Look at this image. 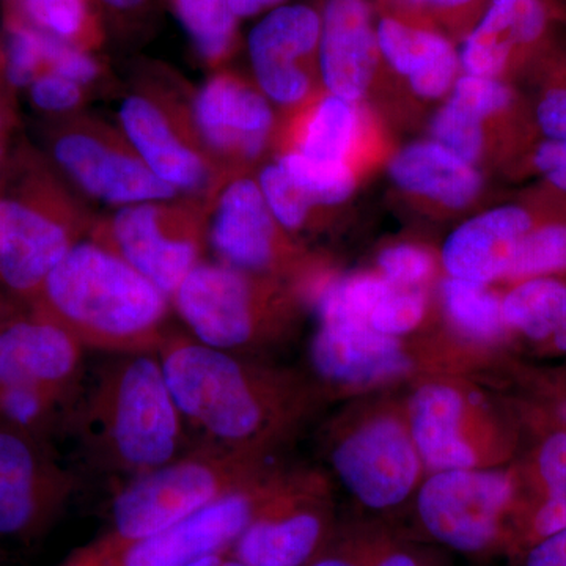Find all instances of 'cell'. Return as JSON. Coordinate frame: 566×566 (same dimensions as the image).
Listing matches in <instances>:
<instances>
[{"mask_svg": "<svg viewBox=\"0 0 566 566\" xmlns=\"http://www.w3.org/2000/svg\"><path fill=\"white\" fill-rule=\"evenodd\" d=\"M7 142H9V137H0V175H2L3 169H6L7 163H9V155H7Z\"/></svg>", "mask_w": 566, "mask_h": 566, "instance_id": "obj_53", "label": "cell"}, {"mask_svg": "<svg viewBox=\"0 0 566 566\" xmlns=\"http://www.w3.org/2000/svg\"><path fill=\"white\" fill-rule=\"evenodd\" d=\"M549 193V205L517 249L506 282L566 274V199Z\"/></svg>", "mask_w": 566, "mask_h": 566, "instance_id": "obj_35", "label": "cell"}, {"mask_svg": "<svg viewBox=\"0 0 566 566\" xmlns=\"http://www.w3.org/2000/svg\"><path fill=\"white\" fill-rule=\"evenodd\" d=\"M319 33L322 13L303 3L268 11L249 33L253 82L283 111H292L323 91Z\"/></svg>", "mask_w": 566, "mask_h": 566, "instance_id": "obj_19", "label": "cell"}, {"mask_svg": "<svg viewBox=\"0 0 566 566\" xmlns=\"http://www.w3.org/2000/svg\"><path fill=\"white\" fill-rule=\"evenodd\" d=\"M337 523L324 476L275 468L255 516L229 553L248 566H307Z\"/></svg>", "mask_w": 566, "mask_h": 566, "instance_id": "obj_14", "label": "cell"}, {"mask_svg": "<svg viewBox=\"0 0 566 566\" xmlns=\"http://www.w3.org/2000/svg\"><path fill=\"white\" fill-rule=\"evenodd\" d=\"M286 0H229L230 10L238 20L256 17L263 11L279 9Z\"/></svg>", "mask_w": 566, "mask_h": 566, "instance_id": "obj_47", "label": "cell"}, {"mask_svg": "<svg viewBox=\"0 0 566 566\" xmlns=\"http://www.w3.org/2000/svg\"><path fill=\"white\" fill-rule=\"evenodd\" d=\"M513 172L538 178V188L566 199V139H534Z\"/></svg>", "mask_w": 566, "mask_h": 566, "instance_id": "obj_43", "label": "cell"}, {"mask_svg": "<svg viewBox=\"0 0 566 566\" xmlns=\"http://www.w3.org/2000/svg\"><path fill=\"white\" fill-rule=\"evenodd\" d=\"M528 125L535 139H566V43H558L523 80Z\"/></svg>", "mask_w": 566, "mask_h": 566, "instance_id": "obj_32", "label": "cell"}, {"mask_svg": "<svg viewBox=\"0 0 566 566\" xmlns=\"http://www.w3.org/2000/svg\"><path fill=\"white\" fill-rule=\"evenodd\" d=\"M430 134L479 169L494 161L513 169L535 139L515 84L463 73L431 118Z\"/></svg>", "mask_w": 566, "mask_h": 566, "instance_id": "obj_15", "label": "cell"}, {"mask_svg": "<svg viewBox=\"0 0 566 566\" xmlns=\"http://www.w3.org/2000/svg\"><path fill=\"white\" fill-rule=\"evenodd\" d=\"M424 472L494 468L488 461L485 405L465 386L431 378L416 387L405 408Z\"/></svg>", "mask_w": 566, "mask_h": 566, "instance_id": "obj_20", "label": "cell"}, {"mask_svg": "<svg viewBox=\"0 0 566 566\" xmlns=\"http://www.w3.org/2000/svg\"><path fill=\"white\" fill-rule=\"evenodd\" d=\"M256 181L268 207L286 232L290 234L303 232L314 222L316 211L314 203L307 199L300 186L289 177L275 159L264 164Z\"/></svg>", "mask_w": 566, "mask_h": 566, "instance_id": "obj_39", "label": "cell"}, {"mask_svg": "<svg viewBox=\"0 0 566 566\" xmlns=\"http://www.w3.org/2000/svg\"><path fill=\"white\" fill-rule=\"evenodd\" d=\"M439 304L453 333L476 345L504 340L506 324L502 297L490 285L446 275L439 282Z\"/></svg>", "mask_w": 566, "mask_h": 566, "instance_id": "obj_30", "label": "cell"}, {"mask_svg": "<svg viewBox=\"0 0 566 566\" xmlns=\"http://www.w3.org/2000/svg\"><path fill=\"white\" fill-rule=\"evenodd\" d=\"M48 153L71 186L117 210L178 197L148 169L120 126L95 115L77 112L55 118L48 133Z\"/></svg>", "mask_w": 566, "mask_h": 566, "instance_id": "obj_12", "label": "cell"}, {"mask_svg": "<svg viewBox=\"0 0 566 566\" xmlns=\"http://www.w3.org/2000/svg\"><path fill=\"white\" fill-rule=\"evenodd\" d=\"M48 35L21 24L6 22L2 61L3 80L10 88H28L46 73Z\"/></svg>", "mask_w": 566, "mask_h": 566, "instance_id": "obj_40", "label": "cell"}, {"mask_svg": "<svg viewBox=\"0 0 566 566\" xmlns=\"http://www.w3.org/2000/svg\"><path fill=\"white\" fill-rule=\"evenodd\" d=\"M274 159L300 186L316 210L346 202L360 177L356 169L345 164L314 161L296 153H275Z\"/></svg>", "mask_w": 566, "mask_h": 566, "instance_id": "obj_38", "label": "cell"}, {"mask_svg": "<svg viewBox=\"0 0 566 566\" xmlns=\"http://www.w3.org/2000/svg\"><path fill=\"white\" fill-rule=\"evenodd\" d=\"M546 189L472 216L447 237L439 263L449 277L491 285L505 281L517 249L549 205Z\"/></svg>", "mask_w": 566, "mask_h": 566, "instance_id": "obj_23", "label": "cell"}, {"mask_svg": "<svg viewBox=\"0 0 566 566\" xmlns=\"http://www.w3.org/2000/svg\"><path fill=\"white\" fill-rule=\"evenodd\" d=\"M118 126L148 169L178 196L210 203L229 178L200 139L192 96L185 98L170 85L150 82L126 95Z\"/></svg>", "mask_w": 566, "mask_h": 566, "instance_id": "obj_9", "label": "cell"}, {"mask_svg": "<svg viewBox=\"0 0 566 566\" xmlns=\"http://www.w3.org/2000/svg\"><path fill=\"white\" fill-rule=\"evenodd\" d=\"M389 177L405 196L442 212L468 210L485 191L482 170L433 139L395 151Z\"/></svg>", "mask_w": 566, "mask_h": 566, "instance_id": "obj_27", "label": "cell"}, {"mask_svg": "<svg viewBox=\"0 0 566 566\" xmlns=\"http://www.w3.org/2000/svg\"><path fill=\"white\" fill-rule=\"evenodd\" d=\"M29 308L85 349L158 352L172 301L109 245L88 234L41 285Z\"/></svg>", "mask_w": 566, "mask_h": 566, "instance_id": "obj_3", "label": "cell"}, {"mask_svg": "<svg viewBox=\"0 0 566 566\" xmlns=\"http://www.w3.org/2000/svg\"><path fill=\"white\" fill-rule=\"evenodd\" d=\"M192 115L205 147L229 177L249 174L273 147L277 118L270 99L232 71H219L200 85Z\"/></svg>", "mask_w": 566, "mask_h": 566, "instance_id": "obj_18", "label": "cell"}, {"mask_svg": "<svg viewBox=\"0 0 566 566\" xmlns=\"http://www.w3.org/2000/svg\"><path fill=\"white\" fill-rule=\"evenodd\" d=\"M304 305L289 283L205 260L172 296L174 311L191 337L221 352L253 357L289 340Z\"/></svg>", "mask_w": 566, "mask_h": 566, "instance_id": "obj_5", "label": "cell"}, {"mask_svg": "<svg viewBox=\"0 0 566 566\" xmlns=\"http://www.w3.org/2000/svg\"><path fill=\"white\" fill-rule=\"evenodd\" d=\"M28 311V304L22 303V301L13 296L9 290L0 285V329Z\"/></svg>", "mask_w": 566, "mask_h": 566, "instance_id": "obj_48", "label": "cell"}, {"mask_svg": "<svg viewBox=\"0 0 566 566\" xmlns=\"http://www.w3.org/2000/svg\"><path fill=\"white\" fill-rule=\"evenodd\" d=\"M10 163L0 175V285L29 305L96 219L40 153Z\"/></svg>", "mask_w": 566, "mask_h": 566, "instance_id": "obj_4", "label": "cell"}, {"mask_svg": "<svg viewBox=\"0 0 566 566\" xmlns=\"http://www.w3.org/2000/svg\"><path fill=\"white\" fill-rule=\"evenodd\" d=\"M308 363L323 394L374 389L416 370L403 338L376 333L368 324L318 323Z\"/></svg>", "mask_w": 566, "mask_h": 566, "instance_id": "obj_24", "label": "cell"}, {"mask_svg": "<svg viewBox=\"0 0 566 566\" xmlns=\"http://www.w3.org/2000/svg\"><path fill=\"white\" fill-rule=\"evenodd\" d=\"M538 471L546 495L517 520L510 549L517 556L547 536L566 531V433L546 439L538 453Z\"/></svg>", "mask_w": 566, "mask_h": 566, "instance_id": "obj_31", "label": "cell"}, {"mask_svg": "<svg viewBox=\"0 0 566 566\" xmlns=\"http://www.w3.org/2000/svg\"><path fill=\"white\" fill-rule=\"evenodd\" d=\"M172 6L200 59L212 70L221 69L238 44V18L229 0H172Z\"/></svg>", "mask_w": 566, "mask_h": 566, "instance_id": "obj_36", "label": "cell"}, {"mask_svg": "<svg viewBox=\"0 0 566 566\" xmlns=\"http://www.w3.org/2000/svg\"><path fill=\"white\" fill-rule=\"evenodd\" d=\"M307 566H444L438 551L382 517L338 521Z\"/></svg>", "mask_w": 566, "mask_h": 566, "instance_id": "obj_28", "label": "cell"}, {"mask_svg": "<svg viewBox=\"0 0 566 566\" xmlns=\"http://www.w3.org/2000/svg\"><path fill=\"white\" fill-rule=\"evenodd\" d=\"M562 0H490L461 41V73L517 84L558 43Z\"/></svg>", "mask_w": 566, "mask_h": 566, "instance_id": "obj_17", "label": "cell"}, {"mask_svg": "<svg viewBox=\"0 0 566 566\" xmlns=\"http://www.w3.org/2000/svg\"><path fill=\"white\" fill-rule=\"evenodd\" d=\"M189 566H248L230 553L212 554V556L200 558Z\"/></svg>", "mask_w": 566, "mask_h": 566, "instance_id": "obj_51", "label": "cell"}, {"mask_svg": "<svg viewBox=\"0 0 566 566\" xmlns=\"http://www.w3.org/2000/svg\"><path fill=\"white\" fill-rule=\"evenodd\" d=\"M25 91L36 111L54 118L77 114L87 102V88L51 71L36 77Z\"/></svg>", "mask_w": 566, "mask_h": 566, "instance_id": "obj_44", "label": "cell"}, {"mask_svg": "<svg viewBox=\"0 0 566 566\" xmlns=\"http://www.w3.org/2000/svg\"><path fill=\"white\" fill-rule=\"evenodd\" d=\"M208 245L216 262L289 283L297 293L323 266L277 222L249 174L227 178L212 197Z\"/></svg>", "mask_w": 566, "mask_h": 566, "instance_id": "obj_13", "label": "cell"}, {"mask_svg": "<svg viewBox=\"0 0 566 566\" xmlns=\"http://www.w3.org/2000/svg\"><path fill=\"white\" fill-rule=\"evenodd\" d=\"M562 2H564V3H565V7H566V0H562Z\"/></svg>", "mask_w": 566, "mask_h": 566, "instance_id": "obj_55", "label": "cell"}, {"mask_svg": "<svg viewBox=\"0 0 566 566\" xmlns=\"http://www.w3.org/2000/svg\"><path fill=\"white\" fill-rule=\"evenodd\" d=\"M430 307L428 286H392L368 316V326L389 337L405 338L419 329Z\"/></svg>", "mask_w": 566, "mask_h": 566, "instance_id": "obj_41", "label": "cell"}, {"mask_svg": "<svg viewBox=\"0 0 566 566\" xmlns=\"http://www.w3.org/2000/svg\"><path fill=\"white\" fill-rule=\"evenodd\" d=\"M274 153H296L319 163L345 164L363 175L382 155V139L370 106L322 91L283 112Z\"/></svg>", "mask_w": 566, "mask_h": 566, "instance_id": "obj_21", "label": "cell"}, {"mask_svg": "<svg viewBox=\"0 0 566 566\" xmlns=\"http://www.w3.org/2000/svg\"><path fill=\"white\" fill-rule=\"evenodd\" d=\"M2 87L3 85L0 84V137H9L14 125V114L11 111L9 96Z\"/></svg>", "mask_w": 566, "mask_h": 566, "instance_id": "obj_49", "label": "cell"}, {"mask_svg": "<svg viewBox=\"0 0 566 566\" xmlns=\"http://www.w3.org/2000/svg\"><path fill=\"white\" fill-rule=\"evenodd\" d=\"M502 315L506 329L547 340L566 319V283L554 277L516 282L502 297Z\"/></svg>", "mask_w": 566, "mask_h": 566, "instance_id": "obj_33", "label": "cell"}, {"mask_svg": "<svg viewBox=\"0 0 566 566\" xmlns=\"http://www.w3.org/2000/svg\"><path fill=\"white\" fill-rule=\"evenodd\" d=\"M376 268V273L395 286H428L438 270V260L422 244L397 243L378 253Z\"/></svg>", "mask_w": 566, "mask_h": 566, "instance_id": "obj_42", "label": "cell"}, {"mask_svg": "<svg viewBox=\"0 0 566 566\" xmlns=\"http://www.w3.org/2000/svg\"><path fill=\"white\" fill-rule=\"evenodd\" d=\"M554 346L560 352L566 353V319L560 326L557 327L556 333L553 334Z\"/></svg>", "mask_w": 566, "mask_h": 566, "instance_id": "obj_52", "label": "cell"}, {"mask_svg": "<svg viewBox=\"0 0 566 566\" xmlns=\"http://www.w3.org/2000/svg\"><path fill=\"white\" fill-rule=\"evenodd\" d=\"M6 22L88 52L99 50L104 40L93 0H6Z\"/></svg>", "mask_w": 566, "mask_h": 566, "instance_id": "obj_29", "label": "cell"}, {"mask_svg": "<svg viewBox=\"0 0 566 566\" xmlns=\"http://www.w3.org/2000/svg\"><path fill=\"white\" fill-rule=\"evenodd\" d=\"M71 405L50 394L0 385V433L55 446L65 439Z\"/></svg>", "mask_w": 566, "mask_h": 566, "instance_id": "obj_34", "label": "cell"}, {"mask_svg": "<svg viewBox=\"0 0 566 566\" xmlns=\"http://www.w3.org/2000/svg\"><path fill=\"white\" fill-rule=\"evenodd\" d=\"M417 538L465 557L512 549L516 485L495 468L433 472L412 499Z\"/></svg>", "mask_w": 566, "mask_h": 566, "instance_id": "obj_7", "label": "cell"}, {"mask_svg": "<svg viewBox=\"0 0 566 566\" xmlns=\"http://www.w3.org/2000/svg\"><path fill=\"white\" fill-rule=\"evenodd\" d=\"M274 469L155 534L139 538L99 534L73 551L61 566H189L212 554L229 553L262 504Z\"/></svg>", "mask_w": 566, "mask_h": 566, "instance_id": "obj_11", "label": "cell"}, {"mask_svg": "<svg viewBox=\"0 0 566 566\" xmlns=\"http://www.w3.org/2000/svg\"><path fill=\"white\" fill-rule=\"evenodd\" d=\"M271 468L268 458L191 447L161 468L118 483L102 534L117 538L155 534L243 490Z\"/></svg>", "mask_w": 566, "mask_h": 566, "instance_id": "obj_6", "label": "cell"}, {"mask_svg": "<svg viewBox=\"0 0 566 566\" xmlns=\"http://www.w3.org/2000/svg\"><path fill=\"white\" fill-rule=\"evenodd\" d=\"M490 0H375L379 14L441 33L461 43L482 18Z\"/></svg>", "mask_w": 566, "mask_h": 566, "instance_id": "obj_37", "label": "cell"}, {"mask_svg": "<svg viewBox=\"0 0 566 566\" xmlns=\"http://www.w3.org/2000/svg\"><path fill=\"white\" fill-rule=\"evenodd\" d=\"M48 71L77 82L82 87L92 88L103 80L104 69L93 52L71 46L61 40L48 35ZM46 71V73H48Z\"/></svg>", "mask_w": 566, "mask_h": 566, "instance_id": "obj_45", "label": "cell"}, {"mask_svg": "<svg viewBox=\"0 0 566 566\" xmlns=\"http://www.w3.org/2000/svg\"><path fill=\"white\" fill-rule=\"evenodd\" d=\"M93 3H98L103 9L117 11V13H132L142 9L147 0H93Z\"/></svg>", "mask_w": 566, "mask_h": 566, "instance_id": "obj_50", "label": "cell"}, {"mask_svg": "<svg viewBox=\"0 0 566 566\" xmlns=\"http://www.w3.org/2000/svg\"><path fill=\"white\" fill-rule=\"evenodd\" d=\"M156 353L191 447L268 458L322 400L312 376L211 348L178 331H167Z\"/></svg>", "mask_w": 566, "mask_h": 566, "instance_id": "obj_1", "label": "cell"}, {"mask_svg": "<svg viewBox=\"0 0 566 566\" xmlns=\"http://www.w3.org/2000/svg\"><path fill=\"white\" fill-rule=\"evenodd\" d=\"M85 352L61 326L29 308L0 329V385L40 390L73 406L87 376Z\"/></svg>", "mask_w": 566, "mask_h": 566, "instance_id": "obj_22", "label": "cell"}, {"mask_svg": "<svg viewBox=\"0 0 566 566\" xmlns=\"http://www.w3.org/2000/svg\"><path fill=\"white\" fill-rule=\"evenodd\" d=\"M81 479L55 446L0 433V543L46 534L81 490Z\"/></svg>", "mask_w": 566, "mask_h": 566, "instance_id": "obj_16", "label": "cell"}, {"mask_svg": "<svg viewBox=\"0 0 566 566\" xmlns=\"http://www.w3.org/2000/svg\"><path fill=\"white\" fill-rule=\"evenodd\" d=\"M520 557L521 566H566V531L535 543Z\"/></svg>", "mask_w": 566, "mask_h": 566, "instance_id": "obj_46", "label": "cell"}, {"mask_svg": "<svg viewBox=\"0 0 566 566\" xmlns=\"http://www.w3.org/2000/svg\"><path fill=\"white\" fill-rule=\"evenodd\" d=\"M210 203L193 197L118 208L96 219L91 234L136 268L170 297L186 275L203 262Z\"/></svg>", "mask_w": 566, "mask_h": 566, "instance_id": "obj_10", "label": "cell"}, {"mask_svg": "<svg viewBox=\"0 0 566 566\" xmlns=\"http://www.w3.org/2000/svg\"><path fill=\"white\" fill-rule=\"evenodd\" d=\"M319 33L323 91L368 104L386 77L371 0H324Z\"/></svg>", "mask_w": 566, "mask_h": 566, "instance_id": "obj_25", "label": "cell"}, {"mask_svg": "<svg viewBox=\"0 0 566 566\" xmlns=\"http://www.w3.org/2000/svg\"><path fill=\"white\" fill-rule=\"evenodd\" d=\"M0 77H3L2 51H0Z\"/></svg>", "mask_w": 566, "mask_h": 566, "instance_id": "obj_54", "label": "cell"}, {"mask_svg": "<svg viewBox=\"0 0 566 566\" xmlns=\"http://www.w3.org/2000/svg\"><path fill=\"white\" fill-rule=\"evenodd\" d=\"M65 439L80 472L118 483L188 452L191 439L158 353L106 354L71 406Z\"/></svg>", "mask_w": 566, "mask_h": 566, "instance_id": "obj_2", "label": "cell"}, {"mask_svg": "<svg viewBox=\"0 0 566 566\" xmlns=\"http://www.w3.org/2000/svg\"><path fill=\"white\" fill-rule=\"evenodd\" d=\"M329 468L354 502L386 516L412 501L424 474L406 412L376 408L345 417L326 438Z\"/></svg>", "mask_w": 566, "mask_h": 566, "instance_id": "obj_8", "label": "cell"}, {"mask_svg": "<svg viewBox=\"0 0 566 566\" xmlns=\"http://www.w3.org/2000/svg\"><path fill=\"white\" fill-rule=\"evenodd\" d=\"M376 33L386 76L403 84L419 102H444L461 76L457 43L387 14H379Z\"/></svg>", "mask_w": 566, "mask_h": 566, "instance_id": "obj_26", "label": "cell"}]
</instances>
